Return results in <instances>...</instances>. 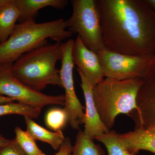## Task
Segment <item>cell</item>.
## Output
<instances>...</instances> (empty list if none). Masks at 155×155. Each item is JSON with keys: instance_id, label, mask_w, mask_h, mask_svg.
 Masks as SVG:
<instances>
[{"instance_id": "cell-1", "label": "cell", "mask_w": 155, "mask_h": 155, "mask_svg": "<svg viewBox=\"0 0 155 155\" xmlns=\"http://www.w3.org/2000/svg\"><path fill=\"white\" fill-rule=\"evenodd\" d=\"M103 44L114 52L155 54V12L144 0H96Z\"/></svg>"}, {"instance_id": "cell-2", "label": "cell", "mask_w": 155, "mask_h": 155, "mask_svg": "<svg viewBox=\"0 0 155 155\" xmlns=\"http://www.w3.org/2000/svg\"><path fill=\"white\" fill-rule=\"evenodd\" d=\"M63 18L37 23L34 19L16 24L13 33L0 44V67L12 66L23 54L48 44V38L61 42L72 34Z\"/></svg>"}, {"instance_id": "cell-3", "label": "cell", "mask_w": 155, "mask_h": 155, "mask_svg": "<svg viewBox=\"0 0 155 155\" xmlns=\"http://www.w3.org/2000/svg\"><path fill=\"white\" fill-rule=\"evenodd\" d=\"M63 43L47 44L23 54L11 67L16 79L35 91L40 92L48 85L62 87L60 70L56 67L63 55Z\"/></svg>"}, {"instance_id": "cell-4", "label": "cell", "mask_w": 155, "mask_h": 155, "mask_svg": "<svg viewBox=\"0 0 155 155\" xmlns=\"http://www.w3.org/2000/svg\"><path fill=\"white\" fill-rule=\"evenodd\" d=\"M142 83L140 78L118 80L106 78L94 87L95 105L109 130L119 114L130 115L137 110V97Z\"/></svg>"}, {"instance_id": "cell-5", "label": "cell", "mask_w": 155, "mask_h": 155, "mask_svg": "<svg viewBox=\"0 0 155 155\" xmlns=\"http://www.w3.org/2000/svg\"><path fill=\"white\" fill-rule=\"evenodd\" d=\"M72 13L66 20L72 34H78L89 49L97 53L104 48L96 0H72Z\"/></svg>"}, {"instance_id": "cell-6", "label": "cell", "mask_w": 155, "mask_h": 155, "mask_svg": "<svg viewBox=\"0 0 155 155\" xmlns=\"http://www.w3.org/2000/svg\"><path fill=\"white\" fill-rule=\"evenodd\" d=\"M97 54L104 77L118 80L141 78L153 57L122 54L105 48Z\"/></svg>"}, {"instance_id": "cell-7", "label": "cell", "mask_w": 155, "mask_h": 155, "mask_svg": "<svg viewBox=\"0 0 155 155\" xmlns=\"http://www.w3.org/2000/svg\"><path fill=\"white\" fill-rule=\"evenodd\" d=\"M12 66L0 67L1 95L9 97L18 102L41 109L45 106L50 105L64 106L65 95H48L31 89L13 76L11 72Z\"/></svg>"}, {"instance_id": "cell-8", "label": "cell", "mask_w": 155, "mask_h": 155, "mask_svg": "<svg viewBox=\"0 0 155 155\" xmlns=\"http://www.w3.org/2000/svg\"><path fill=\"white\" fill-rule=\"evenodd\" d=\"M74 39H69L63 43V55L61 60L60 76L63 88L65 89L64 108L68 116V123L75 130H80L83 124L85 108L81 104L75 93L74 86L73 69L74 64L72 57Z\"/></svg>"}, {"instance_id": "cell-9", "label": "cell", "mask_w": 155, "mask_h": 155, "mask_svg": "<svg viewBox=\"0 0 155 155\" xmlns=\"http://www.w3.org/2000/svg\"><path fill=\"white\" fill-rule=\"evenodd\" d=\"M142 83L137 97V110L130 115L136 128L155 127V54L141 78Z\"/></svg>"}, {"instance_id": "cell-10", "label": "cell", "mask_w": 155, "mask_h": 155, "mask_svg": "<svg viewBox=\"0 0 155 155\" xmlns=\"http://www.w3.org/2000/svg\"><path fill=\"white\" fill-rule=\"evenodd\" d=\"M72 57L77 70L82 73L94 87L104 79L98 55L86 47L78 35L73 42Z\"/></svg>"}, {"instance_id": "cell-11", "label": "cell", "mask_w": 155, "mask_h": 155, "mask_svg": "<svg viewBox=\"0 0 155 155\" xmlns=\"http://www.w3.org/2000/svg\"><path fill=\"white\" fill-rule=\"evenodd\" d=\"M80 85L83 91L86 104V112L83 120L84 125L83 132L92 140L97 137L109 132L110 130L106 127L100 119L99 115L95 105L93 97L94 87L80 71Z\"/></svg>"}, {"instance_id": "cell-12", "label": "cell", "mask_w": 155, "mask_h": 155, "mask_svg": "<svg viewBox=\"0 0 155 155\" xmlns=\"http://www.w3.org/2000/svg\"><path fill=\"white\" fill-rule=\"evenodd\" d=\"M122 141L130 149L150 152L155 155V127L136 128L134 131L119 134Z\"/></svg>"}, {"instance_id": "cell-13", "label": "cell", "mask_w": 155, "mask_h": 155, "mask_svg": "<svg viewBox=\"0 0 155 155\" xmlns=\"http://www.w3.org/2000/svg\"><path fill=\"white\" fill-rule=\"evenodd\" d=\"M20 13L18 21L21 23L37 17L39 10L47 7L62 10L67 5V0H13Z\"/></svg>"}, {"instance_id": "cell-14", "label": "cell", "mask_w": 155, "mask_h": 155, "mask_svg": "<svg viewBox=\"0 0 155 155\" xmlns=\"http://www.w3.org/2000/svg\"><path fill=\"white\" fill-rule=\"evenodd\" d=\"M24 117L27 128L26 131L35 140L47 143L54 149L59 150L66 138L62 130L51 132L37 124L29 117Z\"/></svg>"}, {"instance_id": "cell-15", "label": "cell", "mask_w": 155, "mask_h": 155, "mask_svg": "<svg viewBox=\"0 0 155 155\" xmlns=\"http://www.w3.org/2000/svg\"><path fill=\"white\" fill-rule=\"evenodd\" d=\"M20 13L13 0L0 8V44L5 42L13 33Z\"/></svg>"}, {"instance_id": "cell-16", "label": "cell", "mask_w": 155, "mask_h": 155, "mask_svg": "<svg viewBox=\"0 0 155 155\" xmlns=\"http://www.w3.org/2000/svg\"><path fill=\"white\" fill-rule=\"evenodd\" d=\"M98 141L102 143L107 150L108 155H137L138 152L130 149L119 137V134L110 130L96 137Z\"/></svg>"}, {"instance_id": "cell-17", "label": "cell", "mask_w": 155, "mask_h": 155, "mask_svg": "<svg viewBox=\"0 0 155 155\" xmlns=\"http://www.w3.org/2000/svg\"><path fill=\"white\" fill-rule=\"evenodd\" d=\"M72 153L73 155H105L101 147L95 144L93 140L81 130H79L76 136Z\"/></svg>"}, {"instance_id": "cell-18", "label": "cell", "mask_w": 155, "mask_h": 155, "mask_svg": "<svg viewBox=\"0 0 155 155\" xmlns=\"http://www.w3.org/2000/svg\"><path fill=\"white\" fill-rule=\"evenodd\" d=\"M41 109L14 102L0 104V116L9 114H18L31 119L38 118L41 114Z\"/></svg>"}, {"instance_id": "cell-19", "label": "cell", "mask_w": 155, "mask_h": 155, "mask_svg": "<svg viewBox=\"0 0 155 155\" xmlns=\"http://www.w3.org/2000/svg\"><path fill=\"white\" fill-rule=\"evenodd\" d=\"M16 137L15 140L17 143L27 155H46L39 148L35 140L27 132L20 127L15 129Z\"/></svg>"}, {"instance_id": "cell-20", "label": "cell", "mask_w": 155, "mask_h": 155, "mask_svg": "<svg viewBox=\"0 0 155 155\" xmlns=\"http://www.w3.org/2000/svg\"><path fill=\"white\" fill-rule=\"evenodd\" d=\"M46 125L54 131L61 130L68 123V116L65 109L55 108L48 111L45 118Z\"/></svg>"}, {"instance_id": "cell-21", "label": "cell", "mask_w": 155, "mask_h": 155, "mask_svg": "<svg viewBox=\"0 0 155 155\" xmlns=\"http://www.w3.org/2000/svg\"><path fill=\"white\" fill-rule=\"evenodd\" d=\"M1 155H27L17 143L15 139L9 144L1 148Z\"/></svg>"}, {"instance_id": "cell-22", "label": "cell", "mask_w": 155, "mask_h": 155, "mask_svg": "<svg viewBox=\"0 0 155 155\" xmlns=\"http://www.w3.org/2000/svg\"><path fill=\"white\" fill-rule=\"evenodd\" d=\"M73 146L71 143V140L69 137H66L59 149L58 152L54 155H68L72 153Z\"/></svg>"}, {"instance_id": "cell-23", "label": "cell", "mask_w": 155, "mask_h": 155, "mask_svg": "<svg viewBox=\"0 0 155 155\" xmlns=\"http://www.w3.org/2000/svg\"><path fill=\"white\" fill-rule=\"evenodd\" d=\"M15 101V100L11 98L0 95V104H6V103H11Z\"/></svg>"}, {"instance_id": "cell-24", "label": "cell", "mask_w": 155, "mask_h": 155, "mask_svg": "<svg viewBox=\"0 0 155 155\" xmlns=\"http://www.w3.org/2000/svg\"><path fill=\"white\" fill-rule=\"evenodd\" d=\"M11 142V140L7 139L0 135V148L8 145Z\"/></svg>"}, {"instance_id": "cell-25", "label": "cell", "mask_w": 155, "mask_h": 155, "mask_svg": "<svg viewBox=\"0 0 155 155\" xmlns=\"http://www.w3.org/2000/svg\"><path fill=\"white\" fill-rule=\"evenodd\" d=\"M144 1L155 12V0H144Z\"/></svg>"}, {"instance_id": "cell-26", "label": "cell", "mask_w": 155, "mask_h": 155, "mask_svg": "<svg viewBox=\"0 0 155 155\" xmlns=\"http://www.w3.org/2000/svg\"><path fill=\"white\" fill-rule=\"evenodd\" d=\"M12 1V0H0V8L10 4Z\"/></svg>"}, {"instance_id": "cell-27", "label": "cell", "mask_w": 155, "mask_h": 155, "mask_svg": "<svg viewBox=\"0 0 155 155\" xmlns=\"http://www.w3.org/2000/svg\"><path fill=\"white\" fill-rule=\"evenodd\" d=\"M68 155H73L72 154V153H71L69 154Z\"/></svg>"}, {"instance_id": "cell-28", "label": "cell", "mask_w": 155, "mask_h": 155, "mask_svg": "<svg viewBox=\"0 0 155 155\" xmlns=\"http://www.w3.org/2000/svg\"><path fill=\"white\" fill-rule=\"evenodd\" d=\"M0 150H1V148H0Z\"/></svg>"}]
</instances>
